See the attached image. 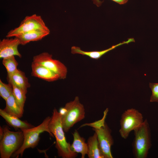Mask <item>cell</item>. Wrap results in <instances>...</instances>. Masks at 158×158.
I'll return each instance as SVG.
<instances>
[{"instance_id":"obj_1","label":"cell","mask_w":158,"mask_h":158,"mask_svg":"<svg viewBox=\"0 0 158 158\" xmlns=\"http://www.w3.org/2000/svg\"><path fill=\"white\" fill-rule=\"evenodd\" d=\"M61 113L55 108L53 110L49 128L56 140L55 147L58 156L62 158H75L78 153L71 149V144L68 142L62 125Z\"/></svg>"},{"instance_id":"obj_2","label":"cell","mask_w":158,"mask_h":158,"mask_svg":"<svg viewBox=\"0 0 158 158\" xmlns=\"http://www.w3.org/2000/svg\"><path fill=\"white\" fill-rule=\"evenodd\" d=\"M51 117H47L42 123L37 126L21 130L24 136V141L20 148L14 153L12 156L13 158H18L20 155L22 157L24 151L27 149L35 148L38 144L41 133L47 132L51 136L54 138L49 129V125Z\"/></svg>"},{"instance_id":"obj_3","label":"cell","mask_w":158,"mask_h":158,"mask_svg":"<svg viewBox=\"0 0 158 158\" xmlns=\"http://www.w3.org/2000/svg\"><path fill=\"white\" fill-rule=\"evenodd\" d=\"M61 121L64 131L67 132L77 123L84 118L85 109L84 105L80 101L78 96L72 101L67 103L61 108Z\"/></svg>"},{"instance_id":"obj_4","label":"cell","mask_w":158,"mask_h":158,"mask_svg":"<svg viewBox=\"0 0 158 158\" xmlns=\"http://www.w3.org/2000/svg\"><path fill=\"white\" fill-rule=\"evenodd\" d=\"M135 137L132 144L133 152L135 158H146L151 146V133L147 120L134 130Z\"/></svg>"},{"instance_id":"obj_5","label":"cell","mask_w":158,"mask_h":158,"mask_svg":"<svg viewBox=\"0 0 158 158\" xmlns=\"http://www.w3.org/2000/svg\"><path fill=\"white\" fill-rule=\"evenodd\" d=\"M4 134L0 140V154L1 158H9L22 146L24 141L22 131L10 130L7 126L3 127Z\"/></svg>"},{"instance_id":"obj_6","label":"cell","mask_w":158,"mask_h":158,"mask_svg":"<svg viewBox=\"0 0 158 158\" xmlns=\"http://www.w3.org/2000/svg\"><path fill=\"white\" fill-rule=\"evenodd\" d=\"M142 114L133 108L128 109L122 114L120 120L119 132L121 137L127 139L130 133L140 126L143 122Z\"/></svg>"},{"instance_id":"obj_7","label":"cell","mask_w":158,"mask_h":158,"mask_svg":"<svg viewBox=\"0 0 158 158\" xmlns=\"http://www.w3.org/2000/svg\"><path fill=\"white\" fill-rule=\"evenodd\" d=\"M35 30L50 32L41 17L34 14L26 16L18 27L8 32L6 37H15L23 33Z\"/></svg>"},{"instance_id":"obj_8","label":"cell","mask_w":158,"mask_h":158,"mask_svg":"<svg viewBox=\"0 0 158 158\" xmlns=\"http://www.w3.org/2000/svg\"><path fill=\"white\" fill-rule=\"evenodd\" d=\"M32 62L43 66L58 75L61 79L66 77L67 68L63 63L53 59L52 55L47 52H43L35 56Z\"/></svg>"},{"instance_id":"obj_9","label":"cell","mask_w":158,"mask_h":158,"mask_svg":"<svg viewBox=\"0 0 158 158\" xmlns=\"http://www.w3.org/2000/svg\"><path fill=\"white\" fill-rule=\"evenodd\" d=\"M96 132L101 151L104 158H113L111 147L114 143L111 131L105 123L104 126L98 129H93Z\"/></svg>"},{"instance_id":"obj_10","label":"cell","mask_w":158,"mask_h":158,"mask_svg":"<svg viewBox=\"0 0 158 158\" xmlns=\"http://www.w3.org/2000/svg\"><path fill=\"white\" fill-rule=\"evenodd\" d=\"M7 38L0 41V58L3 59L15 56L21 58V55L18 49L20 44L19 39L16 37Z\"/></svg>"},{"instance_id":"obj_11","label":"cell","mask_w":158,"mask_h":158,"mask_svg":"<svg viewBox=\"0 0 158 158\" xmlns=\"http://www.w3.org/2000/svg\"><path fill=\"white\" fill-rule=\"evenodd\" d=\"M31 75L48 82L60 79L59 75L46 67L33 62L31 63Z\"/></svg>"},{"instance_id":"obj_12","label":"cell","mask_w":158,"mask_h":158,"mask_svg":"<svg viewBox=\"0 0 158 158\" xmlns=\"http://www.w3.org/2000/svg\"><path fill=\"white\" fill-rule=\"evenodd\" d=\"M135 40L134 38H129L127 41H123L117 44L113 45L108 49L101 51H85L81 50L79 47L73 46L71 48V53L73 54H79L86 55L91 58L98 59L104 54L119 46L124 44H128L129 43L135 42Z\"/></svg>"},{"instance_id":"obj_13","label":"cell","mask_w":158,"mask_h":158,"mask_svg":"<svg viewBox=\"0 0 158 158\" xmlns=\"http://www.w3.org/2000/svg\"><path fill=\"white\" fill-rule=\"evenodd\" d=\"M73 141L71 145V149L74 152L81 154V158H84L87 155V143L85 142V139L81 137L79 132L75 130L72 133Z\"/></svg>"},{"instance_id":"obj_14","label":"cell","mask_w":158,"mask_h":158,"mask_svg":"<svg viewBox=\"0 0 158 158\" xmlns=\"http://www.w3.org/2000/svg\"><path fill=\"white\" fill-rule=\"evenodd\" d=\"M50 32L40 30L30 31L16 36L19 40L20 44L25 45L31 42L41 40L48 35Z\"/></svg>"},{"instance_id":"obj_15","label":"cell","mask_w":158,"mask_h":158,"mask_svg":"<svg viewBox=\"0 0 158 158\" xmlns=\"http://www.w3.org/2000/svg\"><path fill=\"white\" fill-rule=\"evenodd\" d=\"M8 82L21 88L27 93V89L30 85L25 73L19 70H18L9 78H7Z\"/></svg>"},{"instance_id":"obj_16","label":"cell","mask_w":158,"mask_h":158,"mask_svg":"<svg viewBox=\"0 0 158 158\" xmlns=\"http://www.w3.org/2000/svg\"><path fill=\"white\" fill-rule=\"evenodd\" d=\"M0 115L9 125L15 129H20L21 130L34 126L26 121H21L19 118L8 114L3 109H0Z\"/></svg>"},{"instance_id":"obj_17","label":"cell","mask_w":158,"mask_h":158,"mask_svg":"<svg viewBox=\"0 0 158 158\" xmlns=\"http://www.w3.org/2000/svg\"><path fill=\"white\" fill-rule=\"evenodd\" d=\"M87 143L89 158H104L100 149L96 132L88 138Z\"/></svg>"},{"instance_id":"obj_18","label":"cell","mask_w":158,"mask_h":158,"mask_svg":"<svg viewBox=\"0 0 158 158\" xmlns=\"http://www.w3.org/2000/svg\"><path fill=\"white\" fill-rule=\"evenodd\" d=\"M5 101L6 107L3 110L6 112L19 118L23 116V111L17 103L13 94Z\"/></svg>"},{"instance_id":"obj_19","label":"cell","mask_w":158,"mask_h":158,"mask_svg":"<svg viewBox=\"0 0 158 158\" xmlns=\"http://www.w3.org/2000/svg\"><path fill=\"white\" fill-rule=\"evenodd\" d=\"M2 63L7 72V78H9L18 69V63L14 56L3 59Z\"/></svg>"},{"instance_id":"obj_20","label":"cell","mask_w":158,"mask_h":158,"mask_svg":"<svg viewBox=\"0 0 158 158\" xmlns=\"http://www.w3.org/2000/svg\"><path fill=\"white\" fill-rule=\"evenodd\" d=\"M12 85L13 88V95L15 99L21 109L24 111L27 93L21 88L15 85Z\"/></svg>"},{"instance_id":"obj_21","label":"cell","mask_w":158,"mask_h":158,"mask_svg":"<svg viewBox=\"0 0 158 158\" xmlns=\"http://www.w3.org/2000/svg\"><path fill=\"white\" fill-rule=\"evenodd\" d=\"M13 94L12 85L8 83L6 84L0 79V95L5 100Z\"/></svg>"},{"instance_id":"obj_22","label":"cell","mask_w":158,"mask_h":158,"mask_svg":"<svg viewBox=\"0 0 158 158\" xmlns=\"http://www.w3.org/2000/svg\"><path fill=\"white\" fill-rule=\"evenodd\" d=\"M108 111V109L107 108L104 111L103 116L101 119L93 122L83 124L80 126V128L88 126L92 127V128L93 129H98L104 126L106 123L105 119Z\"/></svg>"},{"instance_id":"obj_23","label":"cell","mask_w":158,"mask_h":158,"mask_svg":"<svg viewBox=\"0 0 158 158\" xmlns=\"http://www.w3.org/2000/svg\"><path fill=\"white\" fill-rule=\"evenodd\" d=\"M149 87L152 92L150 102H158V83H150Z\"/></svg>"},{"instance_id":"obj_24","label":"cell","mask_w":158,"mask_h":158,"mask_svg":"<svg viewBox=\"0 0 158 158\" xmlns=\"http://www.w3.org/2000/svg\"><path fill=\"white\" fill-rule=\"evenodd\" d=\"M93 3L97 7L100 6L103 3V1L100 0H92Z\"/></svg>"},{"instance_id":"obj_25","label":"cell","mask_w":158,"mask_h":158,"mask_svg":"<svg viewBox=\"0 0 158 158\" xmlns=\"http://www.w3.org/2000/svg\"><path fill=\"white\" fill-rule=\"evenodd\" d=\"M120 4H123L126 3L128 0H111Z\"/></svg>"},{"instance_id":"obj_26","label":"cell","mask_w":158,"mask_h":158,"mask_svg":"<svg viewBox=\"0 0 158 158\" xmlns=\"http://www.w3.org/2000/svg\"><path fill=\"white\" fill-rule=\"evenodd\" d=\"M4 134V130L3 127H0V140L3 138Z\"/></svg>"}]
</instances>
